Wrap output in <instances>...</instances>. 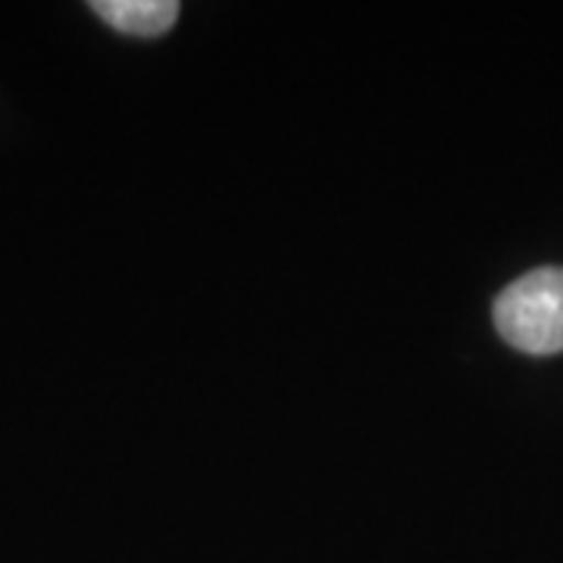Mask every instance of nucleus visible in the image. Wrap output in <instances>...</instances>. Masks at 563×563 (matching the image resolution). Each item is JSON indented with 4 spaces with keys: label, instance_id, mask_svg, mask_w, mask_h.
I'll return each mask as SVG.
<instances>
[{
    "label": "nucleus",
    "instance_id": "nucleus-1",
    "mask_svg": "<svg viewBox=\"0 0 563 563\" xmlns=\"http://www.w3.org/2000/svg\"><path fill=\"white\" fill-rule=\"evenodd\" d=\"M495 329L510 347L548 357L563 351V269L542 266L510 282L495 301Z\"/></svg>",
    "mask_w": 563,
    "mask_h": 563
},
{
    "label": "nucleus",
    "instance_id": "nucleus-2",
    "mask_svg": "<svg viewBox=\"0 0 563 563\" xmlns=\"http://www.w3.org/2000/svg\"><path fill=\"white\" fill-rule=\"evenodd\" d=\"M91 10L122 35L157 38L179 20L176 0H95Z\"/></svg>",
    "mask_w": 563,
    "mask_h": 563
}]
</instances>
